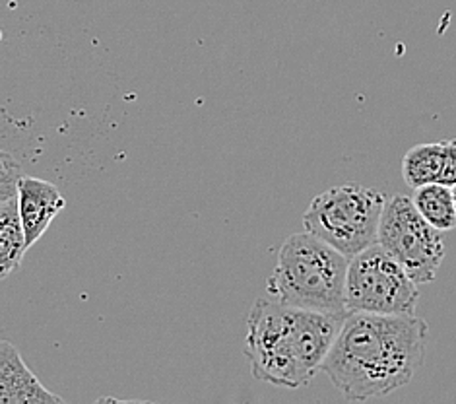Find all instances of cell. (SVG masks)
<instances>
[{
  "label": "cell",
  "mask_w": 456,
  "mask_h": 404,
  "mask_svg": "<svg viewBox=\"0 0 456 404\" xmlns=\"http://www.w3.org/2000/svg\"><path fill=\"white\" fill-rule=\"evenodd\" d=\"M426 346L428 323L416 315L347 311L322 371L347 400L387 397L414 379Z\"/></svg>",
  "instance_id": "1"
},
{
  "label": "cell",
  "mask_w": 456,
  "mask_h": 404,
  "mask_svg": "<svg viewBox=\"0 0 456 404\" xmlns=\"http://www.w3.org/2000/svg\"><path fill=\"white\" fill-rule=\"evenodd\" d=\"M347 311L291 308L260 298L248 315L245 356L258 381L299 389L322 369Z\"/></svg>",
  "instance_id": "2"
},
{
  "label": "cell",
  "mask_w": 456,
  "mask_h": 404,
  "mask_svg": "<svg viewBox=\"0 0 456 404\" xmlns=\"http://www.w3.org/2000/svg\"><path fill=\"white\" fill-rule=\"evenodd\" d=\"M350 257L309 232L289 235L280 247L266 292L291 308L317 311L346 309Z\"/></svg>",
  "instance_id": "3"
},
{
  "label": "cell",
  "mask_w": 456,
  "mask_h": 404,
  "mask_svg": "<svg viewBox=\"0 0 456 404\" xmlns=\"http://www.w3.org/2000/svg\"><path fill=\"white\" fill-rule=\"evenodd\" d=\"M385 204L383 193L346 183L311 201L303 214V227L352 259L379 243Z\"/></svg>",
  "instance_id": "4"
},
{
  "label": "cell",
  "mask_w": 456,
  "mask_h": 404,
  "mask_svg": "<svg viewBox=\"0 0 456 404\" xmlns=\"http://www.w3.org/2000/svg\"><path fill=\"white\" fill-rule=\"evenodd\" d=\"M418 284L383 245H371L350 259L346 309L377 315H416Z\"/></svg>",
  "instance_id": "5"
},
{
  "label": "cell",
  "mask_w": 456,
  "mask_h": 404,
  "mask_svg": "<svg viewBox=\"0 0 456 404\" xmlns=\"http://www.w3.org/2000/svg\"><path fill=\"white\" fill-rule=\"evenodd\" d=\"M441 234L419 214L410 196L395 194L387 199L379 226V245L406 268L416 284L436 280L444 259Z\"/></svg>",
  "instance_id": "6"
},
{
  "label": "cell",
  "mask_w": 456,
  "mask_h": 404,
  "mask_svg": "<svg viewBox=\"0 0 456 404\" xmlns=\"http://www.w3.org/2000/svg\"><path fill=\"white\" fill-rule=\"evenodd\" d=\"M18 199L29 249L47 232V227L55 220L57 214L64 210L67 201H64L57 185L37 177H21Z\"/></svg>",
  "instance_id": "7"
},
{
  "label": "cell",
  "mask_w": 456,
  "mask_h": 404,
  "mask_svg": "<svg viewBox=\"0 0 456 404\" xmlns=\"http://www.w3.org/2000/svg\"><path fill=\"white\" fill-rule=\"evenodd\" d=\"M61 404L62 399L53 395L39 383L14 344L0 342V404Z\"/></svg>",
  "instance_id": "8"
},
{
  "label": "cell",
  "mask_w": 456,
  "mask_h": 404,
  "mask_svg": "<svg viewBox=\"0 0 456 404\" xmlns=\"http://www.w3.org/2000/svg\"><path fill=\"white\" fill-rule=\"evenodd\" d=\"M26 251V229L16 194L12 199L0 201V278H6L20 268Z\"/></svg>",
  "instance_id": "9"
},
{
  "label": "cell",
  "mask_w": 456,
  "mask_h": 404,
  "mask_svg": "<svg viewBox=\"0 0 456 404\" xmlns=\"http://www.w3.org/2000/svg\"><path fill=\"white\" fill-rule=\"evenodd\" d=\"M444 160V140L423 142L410 148L402 158V177L411 189L439 183Z\"/></svg>",
  "instance_id": "10"
},
{
  "label": "cell",
  "mask_w": 456,
  "mask_h": 404,
  "mask_svg": "<svg viewBox=\"0 0 456 404\" xmlns=\"http://www.w3.org/2000/svg\"><path fill=\"white\" fill-rule=\"evenodd\" d=\"M414 201L416 209L426 220L437 227L439 232H451L456 227V206H454V194L452 187L444 183H429L423 187L414 189Z\"/></svg>",
  "instance_id": "11"
},
{
  "label": "cell",
  "mask_w": 456,
  "mask_h": 404,
  "mask_svg": "<svg viewBox=\"0 0 456 404\" xmlns=\"http://www.w3.org/2000/svg\"><path fill=\"white\" fill-rule=\"evenodd\" d=\"M20 181L21 173L18 161L8 152H3L0 154V201L16 196L20 193Z\"/></svg>",
  "instance_id": "12"
},
{
  "label": "cell",
  "mask_w": 456,
  "mask_h": 404,
  "mask_svg": "<svg viewBox=\"0 0 456 404\" xmlns=\"http://www.w3.org/2000/svg\"><path fill=\"white\" fill-rule=\"evenodd\" d=\"M439 183L449 185V187L456 185V138L444 140V160Z\"/></svg>",
  "instance_id": "13"
},
{
  "label": "cell",
  "mask_w": 456,
  "mask_h": 404,
  "mask_svg": "<svg viewBox=\"0 0 456 404\" xmlns=\"http://www.w3.org/2000/svg\"><path fill=\"white\" fill-rule=\"evenodd\" d=\"M452 194H454V206H456V185L452 187Z\"/></svg>",
  "instance_id": "14"
}]
</instances>
